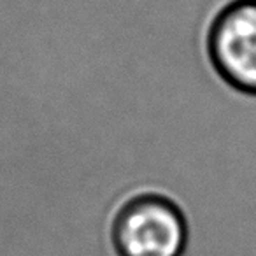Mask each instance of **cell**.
<instances>
[{
  "label": "cell",
  "mask_w": 256,
  "mask_h": 256,
  "mask_svg": "<svg viewBox=\"0 0 256 256\" xmlns=\"http://www.w3.org/2000/svg\"><path fill=\"white\" fill-rule=\"evenodd\" d=\"M206 51L230 88L256 95V0H232L210 20Z\"/></svg>",
  "instance_id": "cell-2"
},
{
  "label": "cell",
  "mask_w": 256,
  "mask_h": 256,
  "mask_svg": "<svg viewBox=\"0 0 256 256\" xmlns=\"http://www.w3.org/2000/svg\"><path fill=\"white\" fill-rule=\"evenodd\" d=\"M188 238L184 210L158 192L132 195L110 221V242L118 256H182Z\"/></svg>",
  "instance_id": "cell-1"
}]
</instances>
